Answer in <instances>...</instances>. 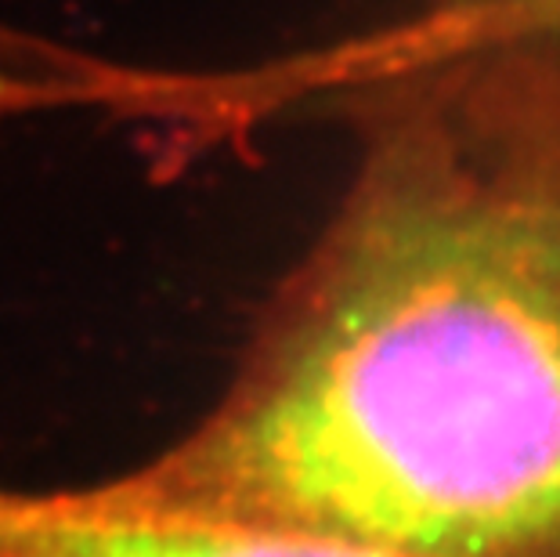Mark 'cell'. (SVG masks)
<instances>
[{
	"label": "cell",
	"instance_id": "cell-1",
	"mask_svg": "<svg viewBox=\"0 0 560 557\" xmlns=\"http://www.w3.org/2000/svg\"><path fill=\"white\" fill-rule=\"evenodd\" d=\"M474 37L354 98L337 210L127 489L416 557H560V15Z\"/></svg>",
	"mask_w": 560,
	"mask_h": 557
},
{
	"label": "cell",
	"instance_id": "cell-2",
	"mask_svg": "<svg viewBox=\"0 0 560 557\" xmlns=\"http://www.w3.org/2000/svg\"><path fill=\"white\" fill-rule=\"evenodd\" d=\"M0 557H416L141 496L109 474L80 485L0 481Z\"/></svg>",
	"mask_w": 560,
	"mask_h": 557
},
{
	"label": "cell",
	"instance_id": "cell-3",
	"mask_svg": "<svg viewBox=\"0 0 560 557\" xmlns=\"http://www.w3.org/2000/svg\"><path fill=\"white\" fill-rule=\"evenodd\" d=\"M127 98V58L0 19V130L47 120L109 124Z\"/></svg>",
	"mask_w": 560,
	"mask_h": 557
},
{
	"label": "cell",
	"instance_id": "cell-4",
	"mask_svg": "<svg viewBox=\"0 0 560 557\" xmlns=\"http://www.w3.org/2000/svg\"><path fill=\"white\" fill-rule=\"evenodd\" d=\"M481 11H510V15H560V0H481Z\"/></svg>",
	"mask_w": 560,
	"mask_h": 557
}]
</instances>
